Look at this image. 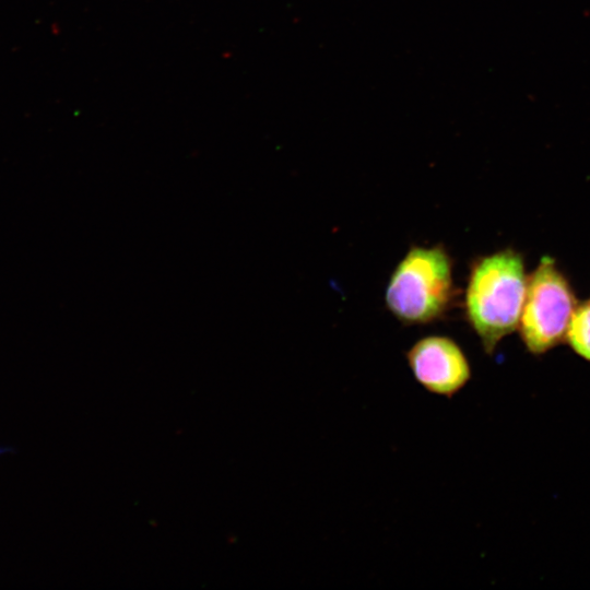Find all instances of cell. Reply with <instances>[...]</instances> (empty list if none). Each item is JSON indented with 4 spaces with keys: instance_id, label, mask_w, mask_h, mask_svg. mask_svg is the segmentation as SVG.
<instances>
[{
    "instance_id": "obj_3",
    "label": "cell",
    "mask_w": 590,
    "mask_h": 590,
    "mask_svg": "<svg viewBox=\"0 0 590 590\" xmlns=\"http://www.w3.org/2000/svg\"><path fill=\"white\" fill-rule=\"evenodd\" d=\"M577 305L574 288L556 260L550 256L542 257L528 275L518 326L527 350L541 355L565 341Z\"/></svg>"
},
{
    "instance_id": "obj_6",
    "label": "cell",
    "mask_w": 590,
    "mask_h": 590,
    "mask_svg": "<svg viewBox=\"0 0 590 590\" xmlns=\"http://www.w3.org/2000/svg\"><path fill=\"white\" fill-rule=\"evenodd\" d=\"M5 453L15 455L17 453V449L14 446L0 445V456L5 455Z\"/></svg>"
},
{
    "instance_id": "obj_4",
    "label": "cell",
    "mask_w": 590,
    "mask_h": 590,
    "mask_svg": "<svg viewBox=\"0 0 590 590\" xmlns=\"http://www.w3.org/2000/svg\"><path fill=\"white\" fill-rule=\"evenodd\" d=\"M405 358L415 381L438 397L453 398L472 376L462 347L447 335L430 334L418 339L406 351Z\"/></svg>"
},
{
    "instance_id": "obj_5",
    "label": "cell",
    "mask_w": 590,
    "mask_h": 590,
    "mask_svg": "<svg viewBox=\"0 0 590 590\" xmlns=\"http://www.w3.org/2000/svg\"><path fill=\"white\" fill-rule=\"evenodd\" d=\"M565 341L576 354L590 361V299L578 303L570 318Z\"/></svg>"
},
{
    "instance_id": "obj_1",
    "label": "cell",
    "mask_w": 590,
    "mask_h": 590,
    "mask_svg": "<svg viewBox=\"0 0 590 590\" xmlns=\"http://www.w3.org/2000/svg\"><path fill=\"white\" fill-rule=\"evenodd\" d=\"M527 282L524 258L514 248L477 257L470 264L463 312L486 354L518 329Z\"/></svg>"
},
{
    "instance_id": "obj_2",
    "label": "cell",
    "mask_w": 590,
    "mask_h": 590,
    "mask_svg": "<svg viewBox=\"0 0 590 590\" xmlns=\"http://www.w3.org/2000/svg\"><path fill=\"white\" fill-rule=\"evenodd\" d=\"M456 296L453 263L444 245H413L390 274L385 305L401 323L420 326L444 319Z\"/></svg>"
}]
</instances>
